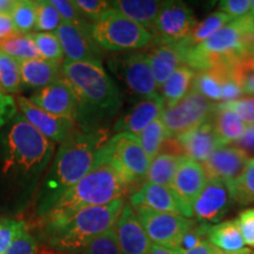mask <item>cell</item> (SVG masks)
Wrapping results in <instances>:
<instances>
[{
	"mask_svg": "<svg viewBox=\"0 0 254 254\" xmlns=\"http://www.w3.org/2000/svg\"><path fill=\"white\" fill-rule=\"evenodd\" d=\"M55 157V144L18 112L0 135V173L8 185L33 190Z\"/></svg>",
	"mask_w": 254,
	"mask_h": 254,
	"instance_id": "1",
	"label": "cell"
},
{
	"mask_svg": "<svg viewBox=\"0 0 254 254\" xmlns=\"http://www.w3.org/2000/svg\"><path fill=\"white\" fill-rule=\"evenodd\" d=\"M107 140L104 128L92 132L75 129L60 144L38 189V214L44 217L66 190L95 167L98 151Z\"/></svg>",
	"mask_w": 254,
	"mask_h": 254,
	"instance_id": "2",
	"label": "cell"
},
{
	"mask_svg": "<svg viewBox=\"0 0 254 254\" xmlns=\"http://www.w3.org/2000/svg\"><path fill=\"white\" fill-rule=\"evenodd\" d=\"M62 75L72 87L78 100L75 124L81 131L101 129L123 106V95L116 81L101 63L69 62L62 64Z\"/></svg>",
	"mask_w": 254,
	"mask_h": 254,
	"instance_id": "3",
	"label": "cell"
},
{
	"mask_svg": "<svg viewBox=\"0 0 254 254\" xmlns=\"http://www.w3.org/2000/svg\"><path fill=\"white\" fill-rule=\"evenodd\" d=\"M128 185L106 164L97 165L81 180L66 190L44 215V226L71 218L82 208L104 206L124 199Z\"/></svg>",
	"mask_w": 254,
	"mask_h": 254,
	"instance_id": "4",
	"label": "cell"
},
{
	"mask_svg": "<svg viewBox=\"0 0 254 254\" xmlns=\"http://www.w3.org/2000/svg\"><path fill=\"white\" fill-rule=\"evenodd\" d=\"M124 206V199H118L104 206L82 208L67 220L44 226L47 245L56 252L81 254L94 239L114 228Z\"/></svg>",
	"mask_w": 254,
	"mask_h": 254,
	"instance_id": "5",
	"label": "cell"
},
{
	"mask_svg": "<svg viewBox=\"0 0 254 254\" xmlns=\"http://www.w3.org/2000/svg\"><path fill=\"white\" fill-rule=\"evenodd\" d=\"M254 30V15L234 19L200 45L190 50L186 66L194 71H202L222 64H232L247 55L244 39Z\"/></svg>",
	"mask_w": 254,
	"mask_h": 254,
	"instance_id": "6",
	"label": "cell"
},
{
	"mask_svg": "<svg viewBox=\"0 0 254 254\" xmlns=\"http://www.w3.org/2000/svg\"><path fill=\"white\" fill-rule=\"evenodd\" d=\"M90 34L100 50L111 52H129L147 47L152 41L151 33L120 13L111 8L99 20L91 23Z\"/></svg>",
	"mask_w": 254,
	"mask_h": 254,
	"instance_id": "7",
	"label": "cell"
},
{
	"mask_svg": "<svg viewBox=\"0 0 254 254\" xmlns=\"http://www.w3.org/2000/svg\"><path fill=\"white\" fill-rule=\"evenodd\" d=\"M109 165L127 185L146 178L151 159L142 150L138 138L128 133H117L98 151L95 166Z\"/></svg>",
	"mask_w": 254,
	"mask_h": 254,
	"instance_id": "8",
	"label": "cell"
},
{
	"mask_svg": "<svg viewBox=\"0 0 254 254\" xmlns=\"http://www.w3.org/2000/svg\"><path fill=\"white\" fill-rule=\"evenodd\" d=\"M109 67L122 80L126 90L135 97L145 99L159 94L150 59L145 52L114 57L110 59Z\"/></svg>",
	"mask_w": 254,
	"mask_h": 254,
	"instance_id": "9",
	"label": "cell"
},
{
	"mask_svg": "<svg viewBox=\"0 0 254 254\" xmlns=\"http://www.w3.org/2000/svg\"><path fill=\"white\" fill-rule=\"evenodd\" d=\"M213 104L190 90L189 94L172 107H165L161 113V122L166 129L167 138L172 139L180 133L207 122L211 117Z\"/></svg>",
	"mask_w": 254,
	"mask_h": 254,
	"instance_id": "10",
	"label": "cell"
},
{
	"mask_svg": "<svg viewBox=\"0 0 254 254\" xmlns=\"http://www.w3.org/2000/svg\"><path fill=\"white\" fill-rule=\"evenodd\" d=\"M134 211L151 243L168 249L177 250L186 232L196 222L179 214L155 212L144 207H136Z\"/></svg>",
	"mask_w": 254,
	"mask_h": 254,
	"instance_id": "11",
	"label": "cell"
},
{
	"mask_svg": "<svg viewBox=\"0 0 254 254\" xmlns=\"http://www.w3.org/2000/svg\"><path fill=\"white\" fill-rule=\"evenodd\" d=\"M196 24L194 13L185 2L164 1L150 31L152 41L165 43L185 40Z\"/></svg>",
	"mask_w": 254,
	"mask_h": 254,
	"instance_id": "12",
	"label": "cell"
},
{
	"mask_svg": "<svg viewBox=\"0 0 254 254\" xmlns=\"http://www.w3.org/2000/svg\"><path fill=\"white\" fill-rule=\"evenodd\" d=\"M19 113L31 124L41 135L53 144H62L75 131L77 124L73 120L52 116L33 105L23 95L15 98Z\"/></svg>",
	"mask_w": 254,
	"mask_h": 254,
	"instance_id": "13",
	"label": "cell"
},
{
	"mask_svg": "<svg viewBox=\"0 0 254 254\" xmlns=\"http://www.w3.org/2000/svg\"><path fill=\"white\" fill-rule=\"evenodd\" d=\"M233 202L228 183L219 179L208 180L193 204V217L201 224L217 225Z\"/></svg>",
	"mask_w": 254,
	"mask_h": 254,
	"instance_id": "14",
	"label": "cell"
},
{
	"mask_svg": "<svg viewBox=\"0 0 254 254\" xmlns=\"http://www.w3.org/2000/svg\"><path fill=\"white\" fill-rule=\"evenodd\" d=\"M207 184L201 164L184 157L178 166L170 189L185 209L187 218H193V204Z\"/></svg>",
	"mask_w": 254,
	"mask_h": 254,
	"instance_id": "15",
	"label": "cell"
},
{
	"mask_svg": "<svg viewBox=\"0 0 254 254\" xmlns=\"http://www.w3.org/2000/svg\"><path fill=\"white\" fill-rule=\"evenodd\" d=\"M32 104L36 105L52 116L62 117L77 122L78 100L68 82L62 78L49 86L36 91L28 98Z\"/></svg>",
	"mask_w": 254,
	"mask_h": 254,
	"instance_id": "16",
	"label": "cell"
},
{
	"mask_svg": "<svg viewBox=\"0 0 254 254\" xmlns=\"http://www.w3.org/2000/svg\"><path fill=\"white\" fill-rule=\"evenodd\" d=\"M56 34L62 44L65 60L101 63V50L92 39L90 26H79L63 21Z\"/></svg>",
	"mask_w": 254,
	"mask_h": 254,
	"instance_id": "17",
	"label": "cell"
},
{
	"mask_svg": "<svg viewBox=\"0 0 254 254\" xmlns=\"http://www.w3.org/2000/svg\"><path fill=\"white\" fill-rule=\"evenodd\" d=\"M249 160V154L238 146L222 145L209 155L201 166L207 182L219 179L232 184L243 174Z\"/></svg>",
	"mask_w": 254,
	"mask_h": 254,
	"instance_id": "18",
	"label": "cell"
},
{
	"mask_svg": "<svg viewBox=\"0 0 254 254\" xmlns=\"http://www.w3.org/2000/svg\"><path fill=\"white\" fill-rule=\"evenodd\" d=\"M147 52L152 71H153L158 88L167 80L178 68L186 65L190 47L185 41H151Z\"/></svg>",
	"mask_w": 254,
	"mask_h": 254,
	"instance_id": "19",
	"label": "cell"
},
{
	"mask_svg": "<svg viewBox=\"0 0 254 254\" xmlns=\"http://www.w3.org/2000/svg\"><path fill=\"white\" fill-rule=\"evenodd\" d=\"M119 249L123 254H148L152 243L142 227L134 208L125 204L114 226Z\"/></svg>",
	"mask_w": 254,
	"mask_h": 254,
	"instance_id": "20",
	"label": "cell"
},
{
	"mask_svg": "<svg viewBox=\"0 0 254 254\" xmlns=\"http://www.w3.org/2000/svg\"><path fill=\"white\" fill-rule=\"evenodd\" d=\"M184 157L202 164L219 146H222L212 123L207 122L174 136Z\"/></svg>",
	"mask_w": 254,
	"mask_h": 254,
	"instance_id": "21",
	"label": "cell"
},
{
	"mask_svg": "<svg viewBox=\"0 0 254 254\" xmlns=\"http://www.w3.org/2000/svg\"><path fill=\"white\" fill-rule=\"evenodd\" d=\"M164 109L165 103L160 94L140 99L114 124V131L138 136L154 120L160 118Z\"/></svg>",
	"mask_w": 254,
	"mask_h": 254,
	"instance_id": "22",
	"label": "cell"
},
{
	"mask_svg": "<svg viewBox=\"0 0 254 254\" xmlns=\"http://www.w3.org/2000/svg\"><path fill=\"white\" fill-rule=\"evenodd\" d=\"M133 208L144 207L155 212L174 213L187 218L186 212L170 187L146 182L140 189L129 196ZM189 219V218H187Z\"/></svg>",
	"mask_w": 254,
	"mask_h": 254,
	"instance_id": "23",
	"label": "cell"
},
{
	"mask_svg": "<svg viewBox=\"0 0 254 254\" xmlns=\"http://www.w3.org/2000/svg\"><path fill=\"white\" fill-rule=\"evenodd\" d=\"M19 63L24 87L39 91L63 78L62 64L49 62L43 58Z\"/></svg>",
	"mask_w": 254,
	"mask_h": 254,
	"instance_id": "24",
	"label": "cell"
},
{
	"mask_svg": "<svg viewBox=\"0 0 254 254\" xmlns=\"http://www.w3.org/2000/svg\"><path fill=\"white\" fill-rule=\"evenodd\" d=\"M209 122L213 125L221 145H230L238 141L245 132V123L233 111L226 109L222 104L213 105Z\"/></svg>",
	"mask_w": 254,
	"mask_h": 254,
	"instance_id": "25",
	"label": "cell"
},
{
	"mask_svg": "<svg viewBox=\"0 0 254 254\" xmlns=\"http://www.w3.org/2000/svg\"><path fill=\"white\" fill-rule=\"evenodd\" d=\"M164 1L158 0H117L112 1L113 8L118 9L131 20L141 25L150 32L153 27L159 11L163 7Z\"/></svg>",
	"mask_w": 254,
	"mask_h": 254,
	"instance_id": "26",
	"label": "cell"
},
{
	"mask_svg": "<svg viewBox=\"0 0 254 254\" xmlns=\"http://www.w3.org/2000/svg\"><path fill=\"white\" fill-rule=\"evenodd\" d=\"M232 64H222L215 67L196 71L190 90L201 94L207 100H221V84L224 78L231 72Z\"/></svg>",
	"mask_w": 254,
	"mask_h": 254,
	"instance_id": "27",
	"label": "cell"
},
{
	"mask_svg": "<svg viewBox=\"0 0 254 254\" xmlns=\"http://www.w3.org/2000/svg\"><path fill=\"white\" fill-rule=\"evenodd\" d=\"M196 71L189 66L184 65L179 67L176 72L161 85L160 97L163 98L165 107H172L177 105L180 100L184 99L189 92L192 82L194 80Z\"/></svg>",
	"mask_w": 254,
	"mask_h": 254,
	"instance_id": "28",
	"label": "cell"
},
{
	"mask_svg": "<svg viewBox=\"0 0 254 254\" xmlns=\"http://www.w3.org/2000/svg\"><path fill=\"white\" fill-rule=\"evenodd\" d=\"M183 158V155L161 148V151L151 160L145 178L146 182L170 187Z\"/></svg>",
	"mask_w": 254,
	"mask_h": 254,
	"instance_id": "29",
	"label": "cell"
},
{
	"mask_svg": "<svg viewBox=\"0 0 254 254\" xmlns=\"http://www.w3.org/2000/svg\"><path fill=\"white\" fill-rule=\"evenodd\" d=\"M207 240L215 249L225 252H239L246 249L237 220H228L219 222L217 225H211Z\"/></svg>",
	"mask_w": 254,
	"mask_h": 254,
	"instance_id": "30",
	"label": "cell"
},
{
	"mask_svg": "<svg viewBox=\"0 0 254 254\" xmlns=\"http://www.w3.org/2000/svg\"><path fill=\"white\" fill-rule=\"evenodd\" d=\"M0 51L18 62L41 58L32 33H14L0 41Z\"/></svg>",
	"mask_w": 254,
	"mask_h": 254,
	"instance_id": "31",
	"label": "cell"
},
{
	"mask_svg": "<svg viewBox=\"0 0 254 254\" xmlns=\"http://www.w3.org/2000/svg\"><path fill=\"white\" fill-rule=\"evenodd\" d=\"M232 20H234V19H232L230 15L224 13V12H213V13L207 15L204 20L196 24L193 31L190 33V36L184 41L190 49H193V47L204 43L206 39L213 36L215 32H218L225 25L231 23Z\"/></svg>",
	"mask_w": 254,
	"mask_h": 254,
	"instance_id": "32",
	"label": "cell"
},
{
	"mask_svg": "<svg viewBox=\"0 0 254 254\" xmlns=\"http://www.w3.org/2000/svg\"><path fill=\"white\" fill-rule=\"evenodd\" d=\"M20 63L0 51V90L11 95L23 90Z\"/></svg>",
	"mask_w": 254,
	"mask_h": 254,
	"instance_id": "33",
	"label": "cell"
},
{
	"mask_svg": "<svg viewBox=\"0 0 254 254\" xmlns=\"http://www.w3.org/2000/svg\"><path fill=\"white\" fill-rule=\"evenodd\" d=\"M142 150L145 151L148 158L153 159L163 148V145L167 140V133L160 118L154 120L151 125H148L138 136Z\"/></svg>",
	"mask_w": 254,
	"mask_h": 254,
	"instance_id": "34",
	"label": "cell"
},
{
	"mask_svg": "<svg viewBox=\"0 0 254 254\" xmlns=\"http://www.w3.org/2000/svg\"><path fill=\"white\" fill-rule=\"evenodd\" d=\"M230 185L233 201L239 205L254 202V158H251L241 176Z\"/></svg>",
	"mask_w": 254,
	"mask_h": 254,
	"instance_id": "35",
	"label": "cell"
},
{
	"mask_svg": "<svg viewBox=\"0 0 254 254\" xmlns=\"http://www.w3.org/2000/svg\"><path fill=\"white\" fill-rule=\"evenodd\" d=\"M9 15L18 33H33L37 21V1L18 0Z\"/></svg>",
	"mask_w": 254,
	"mask_h": 254,
	"instance_id": "36",
	"label": "cell"
},
{
	"mask_svg": "<svg viewBox=\"0 0 254 254\" xmlns=\"http://www.w3.org/2000/svg\"><path fill=\"white\" fill-rule=\"evenodd\" d=\"M34 43L39 55L43 59L49 62L63 64L64 62V51L60 44V40L56 33L51 32H33L32 33Z\"/></svg>",
	"mask_w": 254,
	"mask_h": 254,
	"instance_id": "37",
	"label": "cell"
},
{
	"mask_svg": "<svg viewBox=\"0 0 254 254\" xmlns=\"http://www.w3.org/2000/svg\"><path fill=\"white\" fill-rule=\"evenodd\" d=\"M234 78L244 93L254 94V55H245L231 65Z\"/></svg>",
	"mask_w": 254,
	"mask_h": 254,
	"instance_id": "38",
	"label": "cell"
},
{
	"mask_svg": "<svg viewBox=\"0 0 254 254\" xmlns=\"http://www.w3.org/2000/svg\"><path fill=\"white\" fill-rule=\"evenodd\" d=\"M63 24L58 9L49 0L37 1V21L34 32H51L56 33Z\"/></svg>",
	"mask_w": 254,
	"mask_h": 254,
	"instance_id": "39",
	"label": "cell"
},
{
	"mask_svg": "<svg viewBox=\"0 0 254 254\" xmlns=\"http://www.w3.org/2000/svg\"><path fill=\"white\" fill-rule=\"evenodd\" d=\"M26 231V224L23 220L11 218L0 219V254H4L13 241Z\"/></svg>",
	"mask_w": 254,
	"mask_h": 254,
	"instance_id": "40",
	"label": "cell"
},
{
	"mask_svg": "<svg viewBox=\"0 0 254 254\" xmlns=\"http://www.w3.org/2000/svg\"><path fill=\"white\" fill-rule=\"evenodd\" d=\"M81 254H123L117 240L116 230L112 228L103 236L98 237L82 251Z\"/></svg>",
	"mask_w": 254,
	"mask_h": 254,
	"instance_id": "41",
	"label": "cell"
},
{
	"mask_svg": "<svg viewBox=\"0 0 254 254\" xmlns=\"http://www.w3.org/2000/svg\"><path fill=\"white\" fill-rule=\"evenodd\" d=\"M73 2L84 18L91 23L99 20L109 9L113 7L112 1L105 0H74Z\"/></svg>",
	"mask_w": 254,
	"mask_h": 254,
	"instance_id": "42",
	"label": "cell"
},
{
	"mask_svg": "<svg viewBox=\"0 0 254 254\" xmlns=\"http://www.w3.org/2000/svg\"><path fill=\"white\" fill-rule=\"evenodd\" d=\"M52 5L58 9L60 17L63 21L69 24L79 25V26H90L91 23L84 18V15L80 13V11L77 8L73 1L68 0H51Z\"/></svg>",
	"mask_w": 254,
	"mask_h": 254,
	"instance_id": "43",
	"label": "cell"
},
{
	"mask_svg": "<svg viewBox=\"0 0 254 254\" xmlns=\"http://www.w3.org/2000/svg\"><path fill=\"white\" fill-rule=\"evenodd\" d=\"M211 227V225L208 224H196L194 226H192L189 231L186 232L185 236L183 237L182 241H180L179 246H178V251H187L193 249L196 245H199L201 241L207 240V234L208 230Z\"/></svg>",
	"mask_w": 254,
	"mask_h": 254,
	"instance_id": "44",
	"label": "cell"
},
{
	"mask_svg": "<svg viewBox=\"0 0 254 254\" xmlns=\"http://www.w3.org/2000/svg\"><path fill=\"white\" fill-rule=\"evenodd\" d=\"M221 104L226 109L233 111L245 124L254 125V97L244 98V99Z\"/></svg>",
	"mask_w": 254,
	"mask_h": 254,
	"instance_id": "45",
	"label": "cell"
},
{
	"mask_svg": "<svg viewBox=\"0 0 254 254\" xmlns=\"http://www.w3.org/2000/svg\"><path fill=\"white\" fill-rule=\"evenodd\" d=\"M38 244L34 238L27 230L23 232L17 239L13 241L8 250L4 254H37Z\"/></svg>",
	"mask_w": 254,
	"mask_h": 254,
	"instance_id": "46",
	"label": "cell"
},
{
	"mask_svg": "<svg viewBox=\"0 0 254 254\" xmlns=\"http://www.w3.org/2000/svg\"><path fill=\"white\" fill-rule=\"evenodd\" d=\"M236 220L245 245L254 247V208L243 211Z\"/></svg>",
	"mask_w": 254,
	"mask_h": 254,
	"instance_id": "47",
	"label": "cell"
},
{
	"mask_svg": "<svg viewBox=\"0 0 254 254\" xmlns=\"http://www.w3.org/2000/svg\"><path fill=\"white\" fill-rule=\"evenodd\" d=\"M220 12L230 15L232 19H238L251 13L250 0H222L219 2Z\"/></svg>",
	"mask_w": 254,
	"mask_h": 254,
	"instance_id": "48",
	"label": "cell"
},
{
	"mask_svg": "<svg viewBox=\"0 0 254 254\" xmlns=\"http://www.w3.org/2000/svg\"><path fill=\"white\" fill-rule=\"evenodd\" d=\"M17 114L18 107L14 98L0 90V129L7 126Z\"/></svg>",
	"mask_w": 254,
	"mask_h": 254,
	"instance_id": "49",
	"label": "cell"
},
{
	"mask_svg": "<svg viewBox=\"0 0 254 254\" xmlns=\"http://www.w3.org/2000/svg\"><path fill=\"white\" fill-rule=\"evenodd\" d=\"M244 94L243 90L239 86V84L234 80L232 77V72L228 73L226 77L224 78L221 84V101L222 103H230L240 99L241 95Z\"/></svg>",
	"mask_w": 254,
	"mask_h": 254,
	"instance_id": "50",
	"label": "cell"
},
{
	"mask_svg": "<svg viewBox=\"0 0 254 254\" xmlns=\"http://www.w3.org/2000/svg\"><path fill=\"white\" fill-rule=\"evenodd\" d=\"M238 147L245 151L247 154H254V125L246 126L245 132L243 133L241 138L237 141Z\"/></svg>",
	"mask_w": 254,
	"mask_h": 254,
	"instance_id": "51",
	"label": "cell"
},
{
	"mask_svg": "<svg viewBox=\"0 0 254 254\" xmlns=\"http://www.w3.org/2000/svg\"><path fill=\"white\" fill-rule=\"evenodd\" d=\"M14 33H17V30H15L11 15L0 14V41Z\"/></svg>",
	"mask_w": 254,
	"mask_h": 254,
	"instance_id": "52",
	"label": "cell"
},
{
	"mask_svg": "<svg viewBox=\"0 0 254 254\" xmlns=\"http://www.w3.org/2000/svg\"><path fill=\"white\" fill-rule=\"evenodd\" d=\"M179 254H212V245L208 240H204L193 249L187 251H178Z\"/></svg>",
	"mask_w": 254,
	"mask_h": 254,
	"instance_id": "53",
	"label": "cell"
},
{
	"mask_svg": "<svg viewBox=\"0 0 254 254\" xmlns=\"http://www.w3.org/2000/svg\"><path fill=\"white\" fill-rule=\"evenodd\" d=\"M148 254H179V253H178V250L176 249H168V247L152 244L151 250L150 252H148Z\"/></svg>",
	"mask_w": 254,
	"mask_h": 254,
	"instance_id": "54",
	"label": "cell"
},
{
	"mask_svg": "<svg viewBox=\"0 0 254 254\" xmlns=\"http://www.w3.org/2000/svg\"><path fill=\"white\" fill-rule=\"evenodd\" d=\"M15 2V0H0V14H11Z\"/></svg>",
	"mask_w": 254,
	"mask_h": 254,
	"instance_id": "55",
	"label": "cell"
},
{
	"mask_svg": "<svg viewBox=\"0 0 254 254\" xmlns=\"http://www.w3.org/2000/svg\"><path fill=\"white\" fill-rule=\"evenodd\" d=\"M212 254H252V251L250 249H245L243 251H239V252H225V251L218 250L212 246Z\"/></svg>",
	"mask_w": 254,
	"mask_h": 254,
	"instance_id": "56",
	"label": "cell"
},
{
	"mask_svg": "<svg viewBox=\"0 0 254 254\" xmlns=\"http://www.w3.org/2000/svg\"><path fill=\"white\" fill-rule=\"evenodd\" d=\"M43 254H69V253H62V252H56V251H49V252H44Z\"/></svg>",
	"mask_w": 254,
	"mask_h": 254,
	"instance_id": "57",
	"label": "cell"
},
{
	"mask_svg": "<svg viewBox=\"0 0 254 254\" xmlns=\"http://www.w3.org/2000/svg\"><path fill=\"white\" fill-rule=\"evenodd\" d=\"M251 14L254 15V0L251 1Z\"/></svg>",
	"mask_w": 254,
	"mask_h": 254,
	"instance_id": "58",
	"label": "cell"
},
{
	"mask_svg": "<svg viewBox=\"0 0 254 254\" xmlns=\"http://www.w3.org/2000/svg\"><path fill=\"white\" fill-rule=\"evenodd\" d=\"M252 254H254V252H252Z\"/></svg>",
	"mask_w": 254,
	"mask_h": 254,
	"instance_id": "59",
	"label": "cell"
}]
</instances>
